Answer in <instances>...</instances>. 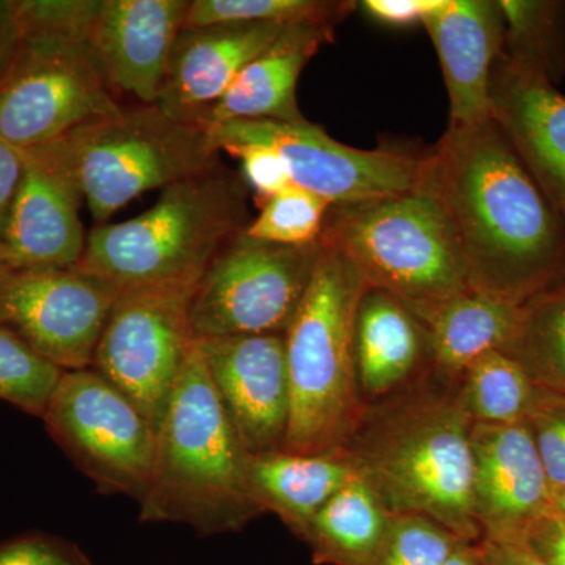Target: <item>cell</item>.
<instances>
[{"label":"cell","instance_id":"6da1fadb","mask_svg":"<svg viewBox=\"0 0 565 565\" xmlns=\"http://www.w3.org/2000/svg\"><path fill=\"white\" fill-rule=\"evenodd\" d=\"M419 185L448 214L476 291L525 303L565 277V218L493 118L449 126Z\"/></svg>","mask_w":565,"mask_h":565},{"label":"cell","instance_id":"7a4b0ae2","mask_svg":"<svg viewBox=\"0 0 565 565\" xmlns=\"http://www.w3.org/2000/svg\"><path fill=\"white\" fill-rule=\"evenodd\" d=\"M473 422L456 385L427 371L404 392L367 405L344 445L356 473L393 514H422L479 542L473 515Z\"/></svg>","mask_w":565,"mask_h":565},{"label":"cell","instance_id":"3957f363","mask_svg":"<svg viewBox=\"0 0 565 565\" xmlns=\"http://www.w3.org/2000/svg\"><path fill=\"white\" fill-rule=\"evenodd\" d=\"M248 459L195 341L158 429L140 522L174 523L200 535L237 533L264 514L252 494Z\"/></svg>","mask_w":565,"mask_h":565},{"label":"cell","instance_id":"277c9868","mask_svg":"<svg viewBox=\"0 0 565 565\" xmlns=\"http://www.w3.org/2000/svg\"><path fill=\"white\" fill-rule=\"evenodd\" d=\"M247 185L221 163L163 189L137 217L96 225L76 267L118 292L199 281L215 255L247 228Z\"/></svg>","mask_w":565,"mask_h":565},{"label":"cell","instance_id":"5b68a950","mask_svg":"<svg viewBox=\"0 0 565 565\" xmlns=\"http://www.w3.org/2000/svg\"><path fill=\"white\" fill-rule=\"evenodd\" d=\"M363 275L341 253L323 248L299 310L285 332L289 422L285 451L344 448L367 405L356 382L355 321Z\"/></svg>","mask_w":565,"mask_h":565},{"label":"cell","instance_id":"8992f818","mask_svg":"<svg viewBox=\"0 0 565 565\" xmlns=\"http://www.w3.org/2000/svg\"><path fill=\"white\" fill-rule=\"evenodd\" d=\"M31 151L68 178L98 225L143 193L221 166L206 125L178 120L156 104L121 107Z\"/></svg>","mask_w":565,"mask_h":565},{"label":"cell","instance_id":"52a82bcc","mask_svg":"<svg viewBox=\"0 0 565 565\" xmlns=\"http://www.w3.org/2000/svg\"><path fill=\"white\" fill-rule=\"evenodd\" d=\"M319 243L345 256L370 288L392 294L412 313L473 289L448 214L423 185L330 207Z\"/></svg>","mask_w":565,"mask_h":565},{"label":"cell","instance_id":"ba28073f","mask_svg":"<svg viewBox=\"0 0 565 565\" xmlns=\"http://www.w3.org/2000/svg\"><path fill=\"white\" fill-rule=\"evenodd\" d=\"M118 110L120 103L88 40L21 32L17 54L0 79V141L36 150Z\"/></svg>","mask_w":565,"mask_h":565},{"label":"cell","instance_id":"9c48e42d","mask_svg":"<svg viewBox=\"0 0 565 565\" xmlns=\"http://www.w3.org/2000/svg\"><path fill=\"white\" fill-rule=\"evenodd\" d=\"M41 419L52 440L99 492L143 503L158 430L103 374L93 367L65 371Z\"/></svg>","mask_w":565,"mask_h":565},{"label":"cell","instance_id":"30bf717a","mask_svg":"<svg viewBox=\"0 0 565 565\" xmlns=\"http://www.w3.org/2000/svg\"><path fill=\"white\" fill-rule=\"evenodd\" d=\"M321 253V243L288 247L236 234L196 282L191 302L196 340L285 333Z\"/></svg>","mask_w":565,"mask_h":565},{"label":"cell","instance_id":"8fae6325","mask_svg":"<svg viewBox=\"0 0 565 565\" xmlns=\"http://www.w3.org/2000/svg\"><path fill=\"white\" fill-rule=\"evenodd\" d=\"M199 281L118 294L92 367L136 404L156 430L192 349L191 302Z\"/></svg>","mask_w":565,"mask_h":565},{"label":"cell","instance_id":"7c38bea8","mask_svg":"<svg viewBox=\"0 0 565 565\" xmlns=\"http://www.w3.org/2000/svg\"><path fill=\"white\" fill-rule=\"evenodd\" d=\"M207 129L217 150L228 143L274 148L288 166L292 184L322 196L332 206L414 191L422 181L423 159L348 147L308 120L226 121Z\"/></svg>","mask_w":565,"mask_h":565},{"label":"cell","instance_id":"4fadbf2b","mask_svg":"<svg viewBox=\"0 0 565 565\" xmlns=\"http://www.w3.org/2000/svg\"><path fill=\"white\" fill-rule=\"evenodd\" d=\"M118 294L77 267L0 269V326L62 371L87 370Z\"/></svg>","mask_w":565,"mask_h":565},{"label":"cell","instance_id":"5bb4252c","mask_svg":"<svg viewBox=\"0 0 565 565\" xmlns=\"http://www.w3.org/2000/svg\"><path fill=\"white\" fill-rule=\"evenodd\" d=\"M196 348L245 449H281L289 422L285 333L203 338Z\"/></svg>","mask_w":565,"mask_h":565},{"label":"cell","instance_id":"9a60e30c","mask_svg":"<svg viewBox=\"0 0 565 565\" xmlns=\"http://www.w3.org/2000/svg\"><path fill=\"white\" fill-rule=\"evenodd\" d=\"M473 515L482 539L523 542L553 509L544 465L525 423L473 424Z\"/></svg>","mask_w":565,"mask_h":565},{"label":"cell","instance_id":"2e32d148","mask_svg":"<svg viewBox=\"0 0 565 565\" xmlns=\"http://www.w3.org/2000/svg\"><path fill=\"white\" fill-rule=\"evenodd\" d=\"M191 0H102L88 43L114 93L154 106Z\"/></svg>","mask_w":565,"mask_h":565},{"label":"cell","instance_id":"e0dca14e","mask_svg":"<svg viewBox=\"0 0 565 565\" xmlns=\"http://www.w3.org/2000/svg\"><path fill=\"white\" fill-rule=\"evenodd\" d=\"M9 225L0 243V267L10 270L73 269L87 245L81 193L65 174L32 151Z\"/></svg>","mask_w":565,"mask_h":565},{"label":"cell","instance_id":"ac0fdd59","mask_svg":"<svg viewBox=\"0 0 565 565\" xmlns=\"http://www.w3.org/2000/svg\"><path fill=\"white\" fill-rule=\"evenodd\" d=\"M286 25L234 22L182 28L156 106L178 120L202 122L241 71L277 40Z\"/></svg>","mask_w":565,"mask_h":565},{"label":"cell","instance_id":"d6986e66","mask_svg":"<svg viewBox=\"0 0 565 565\" xmlns=\"http://www.w3.org/2000/svg\"><path fill=\"white\" fill-rule=\"evenodd\" d=\"M422 24L444 71L449 126L490 120V81L504 41L498 0H440Z\"/></svg>","mask_w":565,"mask_h":565},{"label":"cell","instance_id":"ffe728a7","mask_svg":"<svg viewBox=\"0 0 565 565\" xmlns=\"http://www.w3.org/2000/svg\"><path fill=\"white\" fill-rule=\"evenodd\" d=\"M492 118L527 172L565 218V95L503 57L490 81Z\"/></svg>","mask_w":565,"mask_h":565},{"label":"cell","instance_id":"44dd1931","mask_svg":"<svg viewBox=\"0 0 565 565\" xmlns=\"http://www.w3.org/2000/svg\"><path fill=\"white\" fill-rule=\"evenodd\" d=\"M334 25L299 22L286 25L277 40L248 63L203 125L226 121H305L297 103V82L322 44L333 40Z\"/></svg>","mask_w":565,"mask_h":565},{"label":"cell","instance_id":"7402d4cb","mask_svg":"<svg viewBox=\"0 0 565 565\" xmlns=\"http://www.w3.org/2000/svg\"><path fill=\"white\" fill-rule=\"evenodd\" d=\"M356 382L366 405L404 392L430 370L422 323L392 294L367 288L355 321Z\"/></svg>","mask_w":565,"mask_h":565},{"label":"cell","instance_id":"603a6c76","mask_svg":"<svg viewBox=\"0 0 565 565\" xmlns=\"http://www.w3.org/2000/svg\"><path fill=\"white\" fill-rule=\"evenodd\" d=\"M356 475L344 448L299 455L285 449L250 455L248 482L263 509L303 542L315 516Z\"/></svg>","mask_w":565,"mask_h":565},{"label":"cell","instance_id":"cb8c5ba5","mask_svg":"<svg viewBox=\"0 0 565 565\" xmlns=\"http://www.w3.org/2000/svg\"><path fill=\"white\" fill-rule=\"evenodd\" d=\"M522 305L482 291L416 311L429 348L430 371L456 384L460 374L487 352L503 351L519 323Z\"/></svg>","mask_w":565,"mask_h":565},{"label":"cell","instance_id":"d4e9b609","mask_svg":"<svg viewBox=\"0 0 565 565\" xmlns=\"http://www.w3.org/2000/svg\"><path fill=\"white\" fill-rule=\"evenodd\" d=\"M392 515L356 473L315 516L303 542L316 565H374Z\"/></svg>","mask_w":565,"mask_h":565},{"label":"cell","instance_id":"484cf974","mask_svg":"<svg viewBox=\"0 0 565 565\" xmlns=\"http://www.w3.org/2000/svg\"><path fill=\"white\" fill-rule=\"evenodd\" d=\"M501 352L535 385L565 396V277L522 305L515 332Z\"/></svg>","mask_w":565,"mask_h":565},{"label":"cell","instance_id":"4316f807","mask_svg":"<svg viewBox=\"0 0 565 565\" xmlns=\"http://www.w3.org/2000/svg\"><path fill=\"white\" fill-rule=\"evenodd\" d=\"M504 21L501 57L557 85L565 76V2L498 0Z\"/></svg>","mask_w":565,"mask_h":565},{"label":"cell","instance_id":"83f0119b","mask_svg":"<svg viewBox=\"0 0 565 565\" xmlns=\"http://www.w3.org/2000/svg\"><path fill=\"white\" fill-rule=\"evenodd\" d=\"M456 396L475 424L525 423L539 386L501 351L475 360L456 382Z\"/></svg>","mask_w":565,"mask_h":565},{"label":"cell","instance_id":"f1b7e54d","mask_svg":"<svg viewBox=\"0 0 565 565\" xmlns=\"http://www.w3.org/2000/svg\"><path fill=\"white\" fill-rule=\"evenodd\" d=\"M353 9V2L326 0H191L184 28L234 22H270L280 25L321 22L337 25Z\"/></svg>","mask_w":565,"mask_h":565},{"label":"cell","instance_id":"f546056e","mask_svg":"<svg viewBox=\"0 0 565 565\" xmlns=\"http://www.w3.org/2000/svg\"><path fill=\"white\" fill-rule=\"evenodd\" d=\"M332 204L322 196L291 184L264 200L259 214L244 233L264 243L303 247L319 243L327 214Z\"/></svg>","mask_w":565,"mask_h":565},{"label":"cell","instance_id":"4dcf8cb0","mask_svg":"<svg viewBox=\"0 0 565 565\" xmlns=\"http://www.w3.org/2000/svg\"><path fill=\"white\" fill-rule=\"evenodd\" d=\"M63 373L0 326V399L41 418Z\"/></svg>","mask_w":565,"mask_h":565},{"label":"cell","instance_id":"1f68e13d","mask_svg":"<svg viewBox=\"0 0 565 565\" xmlns=\"http://www.w3.org/2000/svg\"><path fill=\"white\" fill-rule=\"evenodd\" d=\"M462 542L429 516L393 514L374 565H445Z\"/></svg>","mask_w":565,"mask_h":565},{"label":"cell","instance_id":"d6a6232c","mask_svg":"<svg viewBox=\"0 0 565 565\" xmlns=\"http://www.w3.org/2000/svg\"><path fill=\"white\" fill-rule=\"evenodd\" d=\"M525 424L544 465L552 493L565 489V396L539 386Z\"/></svg>","mask_w":565,"mask_h":565},{"label":"cell","instance_id":"836d02e7","mask_svg":"<svg viewBox=\"0 0 565 565\" xmlns=\"http://www.w3.org/2000/svg\"><path fill=\"white\" fill-rule=\"evenodd\" d=\"M21 32L88 40L102 0H13Z\"/></svg>","mask_w":565,"mask_h":565},{"label":"cell","instance_id":"e575fe53","mask_svg":"<svg viewBox=\"0 0 565 565\" xmlns=\"http://www.w3.org/2000/svg\"><path fill=\"white\" fill-rule=\"evenodd\" d=\"M239 159L241 177L259 203L292 184L288 166L274 148L263 143H228L218 148Z\"/></svg>","mask_w":565,"mask_h":565},{"label":"cell","instance_id":"d590c367","mask_svg":"<svg viewBox=\"0 0 565 565\" xmlns=\"http://www.w3.org/2000/svg\"><path fill=\"white\" fill-rule=\"evenodd\" d=\"M0 565H93L88 556L65 539L28 534L0 545Z\"/></svg>","mask_w":565,"mask_h":565},{"label":"cell","instance_id":"8d00e7d4","mask_svg":"<svg viewBox=\"0 0 565 565\" xmlns=\"http://www.w3.org/2000/svg\"><path fill=\"white\" fill-rule=\"evenodd\" d=\"M523 544L546 565H565V519L550 511L527 530Z\"/></svg>","mask_w":565,"mask_h":565},{"label":"cell","instance_id":"74e56055","mask_svg":"<svg viewBox=\"0 0 565 565\" xmlns=\"http://www.w3.org/2000/svg\"><path fill=\"white\" fill-rule=\"evenodd\" d=\"M25 172V152L0 141V243Z\"/></svg>","mask_w":565,"mask_h":565},{"label":"cell","instance_id":"f35d334b","mask_svg":"<svg viewBox=\"0 0 565 565\" xmlns=\"http://www.w3.org/2000/svg\"><path fill=\"white\" fill-rule=\"evenodd\" d=\"M440 0H364V11L375 21L394 28L422 24Z\"/></svg>","mask_w":565,"mask_h":565},{"label":"cell","instance_id":"ab89813d","mask_svg":"<svg viewBox=\"0 0 565 565\" xmlns=\"http://www.w3.org/2000/svg\"><path fill=\"white\" fill-rule=\"evenodd\" d=\"M484 565H546L523 542L479 541Z\"/></svg>","mask_w":565,"mask_h":565},{"label":"cell","instance_id":"60d3db41","mask_svg":"<svg viewBox=\"0 0 565 565\" xmlns=\"http://www.w3.org/2000/svg\"><path fill=\"white\" fill-rule=\"evenodd\" d=\"M20 41L21 31L13 0H0V79L9 70Z\"/></svg>","mask_w":565,"mask_h":565},{"label":"cell","instance_id":"b9f144b4","mask_svg":"<svg viewBox=\"0 0 565 565\" xmlns=\"http://www.w3.org/2000/svg\"><path fill=\"white\" fill-rule=\"evenodd\" d=\"M445 565H484L481 545L479 542H462Z\"/></svg>","mask_w":565,"mask_h":565},{"label":"cell","instance_id":"7bdbcfd3","mask_svg":"<svg viewBox=\"0 0 565 565\" xmlns=\"http://www.w3.org/2000/svg\"><path fill=\"white\" fill-rule=\"evenodd\" d=\"M553 511L565 519V489L553 493Z\"/></svg>","mask_w":565,"mask_h":565},{"label":"cell","instance_id":"ee69618b","mask_svg":"<svg viewBox=\"0 0 565 565\" xmlns=\"http://www.w3.org/2000/svg\"><path fill=\"white\" fill-rule=\"evenodd\" d=\"M0 269H2V267H0Z\"/></svg>","mask_w":565,"mask_h":565}]
</instances>
